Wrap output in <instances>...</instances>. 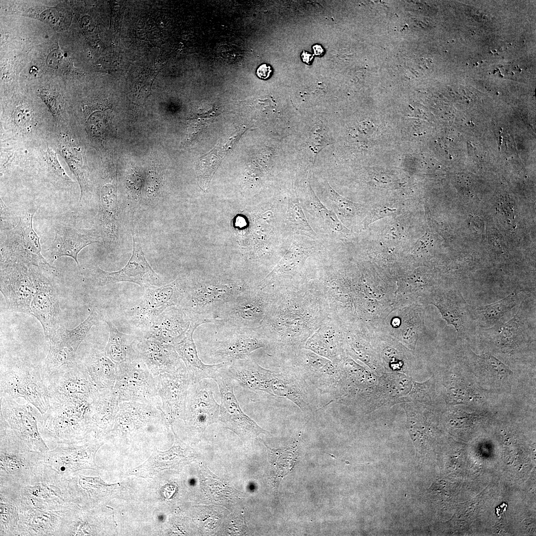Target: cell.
<instances>
[{"label":"cell","mask_w":536,"mask_h":536,"mask_svg":"<svg viewBox=\"0 0 536 536\" xmlns=\"http://www.w3.org/2000/svg\"><path fill=\"white\" fill-rule=\"evenodd\" d=\"M0 396L24 398L42 414L49 406L48 389L40 367L28 363L16 364L1 371Z\"/></svg>","instance_id":"cell-9"},{"label":"cell","mask_w":536,"mask_h":536,"mask_svg":"<svg viewBox=\"0 0 536 536\" xmlns=\"http://www.w3.org/2000/svg\"><path fill=\"white\" fill-rule=\"evenodd\" d=\"M37 209L32 206L14 227L5 230L6 238L0 244V262H21L57 273V269L42 255L40 237L33 228V217Z\"/></svg>","instance_id":"cell-8"},{"label":"cell","mask_w":536,"mask_h":536,"mask_svg":"<svg viewBox=\"0 0 536 536\" xmlns=\"http://www.w3.org/2000/svg\"><path fill=\"white\" fill-rule=\"evenodd\" d=\"M0 500L14 504L18 511L29 508L67 511L76 506L69 493L66 477L44 463L24 482L0 486Z\"/></svg>","instance_id":"cell-3"},{"label":"cell","mask_w":536,"mask_h":536,"mask_svg":"<svg viewBox=\"0 0 536 536\" xmlns=\"http://www.w3.org/2000/svg\"><path fill=\"white\" fill-rule=\"evenodd\" d=\"M337 337L331 320L323 322L306 342L303 348L333 362L337 360Z\"/></svg>","instance_id":"cell-40"},{"label":"cell","mask_w":536,"mask_h":536,"mask_svg":"<svg viewBox=\"0 0 536 536\" xmlns=\"http://www.w3.org/2000/svg\"><path fill=\"white\" fill-rule=\"evenodd\" d=\"M203 324L199 321H193L185 336L173 345L184 363L192 383H197L206 378L214 379L218 372L228 363L223 362L208 365L204 364L199 357L193 339V334L197 328Z\"/></svg>","instance_id":"cell-32"},{"label":"cell","mask_w":536,"mask_h":536,"mask_svg":"<svg viewBox=\"0 0 536 536\" xmlns=\"http://www.w3.org/2000/svg\"><path fill=\"white\" fill-rule=\"evenodd\" d=\"M50 398L94 394L99 390L82 362L63 366L45 382Z\"/></svg>","instance_id":"cell-24"},{"label":"cell","mask_w":536,"mask_h":536,"mask_svg":"<svg viewBox=\"0 0 536 536\" xmlns=\"http://www.w3.org/2000/svg\"><path fill=\"white\" fill-rule=\"evenodd\" d=\"M226 370L235 385L246 390L286 398L305 412L318 408L308 383L294 368L267 369L249 355L230 361Z\"/></svg>","instance_id":"cell-2"},{"label":"cell","mask_w":536,"mask_h":536,"mask_svg":"<svg viewBox=\"0 0 536 536\" xmlns=\"http://www.w3.org/2000/svg\"><path fill=\"white\" fill-rule=\"evenodd\" d=\"M309 194L314 203L315 208L318 213L332 229L338 232L347 233L349 230L347 229L337 218L335 214L332 211L329 210L319 201L317 197L311 189Z\"/></svg>","instance_id":"cell-45"},{"label":"cell","mask_w":536,"mask_h":536,"mask_svg":"<svg viewBox=\"0 0 536 536\" xmlns=\"http://www.w3.org/2000/svg\"><path fill=\"white\" fill-rule=\"evenodd\" d=\"M39 508L18 511V536H59L66 512Z\"/></svg>","instance_id":"cell-33"},{"label":"cell","mask_w":536,"mask_h":536,"mask_svg":"<svg viewBox=\"0 0 536 536\" xmlns=\"http://www.w3.org/2000/svg\"><path fill=\"white\" fill-rule=\"evenodd\" d=\"M82 363L98 390L114 387L117 376V366L104 350L91 348Z\"/></svg>","instance_id":"cell-36"},{"label":"cell","mask_w":536,"mask_h":536,"mask_svg":"<svg viewBox=\"0 0 536 536\" xmlns=\"http://www.w3.org/2000/svg\"><path fill=\"white\" fill-rule=\"evenodd\" d=\"M270 291L249 287L223 305L216 313L215 322L257 329L265 318L270 300Z\"/></svg>","instance_id":"cell-13"},{"label":"cell","mask_w":536,"mask_h":536,"mask_svg":"<svg viewBox=\"0 0 536 536\" xmlns=\"http://www.w3.org/2000/svg\"><path fill=\"white\" fill-rule=\"evenodd\" d=\"M43 97H45V100L49 105V108L54 115L56 117L60 116L61 113V103L58 102L60 99L57 98L58 96L47 93L43 95Z\"/></svg>","instance_id":"cell-51"},{"label":"cell","mask_w":536,"mask_h":536,"mask_svg":"<svg viewBox=\"0 0 536 536\" xmlns=\"http://www.w3.org/2000/svg\"><path fill=\"white\" fill-rule=\"evenodd\" d=\"M96 217L101 240L106 250L113 251L120 237V209L116 187L107 184L101 189Z\"/></svg>","instance_id":"cell-27"},{"label":"cell","mask_w":536,"mask_h":536,"mask_svg":"<svg viewBox=\"0 0 536 536\" xmlns=\"http://www.w3.org/2000/svg\"><path fill=\"white\" fill-rule=\"evenodd\" d=\"M271 71L270 66L264 64L258 68L257 75L260 78L266 79L269 77Z\"/></svg>","instance_id":"cell-54"},{"label":"cell","mask_w":536,"mask_h":536,"mask_svg":"<svg viewBox=\"0 0 536 536\" xmlns=\"http://www.w3.org/2000/svg\"><path fill=\"white\" fill-rule=\"evenodd\" d=\"M313 51L315 55L317 56L322 55L324 51L322 47L319 45H316L313 47Z\"/></svg>","instance_id":"cell-55"},{"label":"cell","mask_w":536,"mask_h":536,"mask_svg":"<svg viewBox=\"0 0 536 536\" xmlns=\"http://www.w3.org/2000/svg\"><path fill=\"white\" fill-rule=\"evenodd\" d=\"M242 134V131L217 144L202 157L197 169L200 187L204 191L207 189L210 181L224 157L230 151Z\"/></svg>","instance_id":"cell-37"},{"label":"cell","mask_w":536,"mask_h":536,"mask_svg":"<svg viewBox=\"0 0 536 536\" xmlns=\"http://www.w3.org/2000/svg\"><path fill=\"white\" fill-rule=\"evenodd\" d=\"M326 188L330 199L334 201L340 212L346 215H350L355 212L358 208V204L339 195L329 184Z\"/></svg>","instance_id":"cell-47"},{"label":"cell","mask_w":536,"mask_h":536,"mask_svg":"<svg viewBox=\"0 0 536 536\" xmlns=\"http://www.w3.org/2000/svg\"><path fill=\"white\" fill-rule=\"evenodd\" d=\"M117 366V376L113 390L119 402H140L160 409L156 378L139 356Z\"/></svg>","instance_id":"cell-10"},{"label":"cell","mask_w":536,"mask_h":536,"mask_svg":"<svg viewBox=\"0 0 536 536\" xmlns=\"http://www.w3.org/2000/svg\"><path fill=\"white\" fill-rule=\"evenodd\" d=\"M11 212L0 198V230H7L14 227L17 224Z\"/></svg>","instance_id":"cell-49"},{"label":"cell","mask_w":536,"mask_h":536,"mask_svg":"<svg viewBox=\"0 0 536 536\" xmlns=\"http://www.w3.org/2000/svg\"><path fill=\"white\" fill-rule=\"evenodd\" d=\"M14 121L19 127L26 128L31 121V114L28 108L24 106L17 107L14 113Z\"/></svg>","instance_id":"cell-50"},{"label":"cell","mask_w":536,"mask_h":536,"mask_svg":"<svg viewBox=\"0 0 536 536\" xmlns=\"http://www.w3.org/2000/svg\"><path fill=\"white\" fill-rule=\"evenodd\" d=\"M0 415L14 435L31 451L45 453L50 449L41 433L43 416L29 402L20 404L16 399L0 396Z\"/></svg>","instance_id":"cell-11"},{"label":"cell","mask_w":536,"mask_h":536,"mask_svg":"<svg viewBox=\"0 0 536 536\" xmlns=\"http://www.w3.org/2000/svg\"><path fill=\"white\" fill-rule=\"evenodd\" d=\"M224 325L226 330L222 338L213 341L209 349L210 355L215 360L229 362L249 356L254 351L268 346L267 340L257 329L230 325Z\"/></svg>","instance_id":"cell-21"},{"label":"cell","mask_w":536,"mask_h":536,"mask_svg":"<svg viewBox=\"0 0 536 536\" xmlns=\"http://www.w3.org/2000/svg\"><path fill=\"white\" fill-rule=\"evenodd\" d=\"M160 410L170 426L178 419H183L187 402L190 379L185 367L155 377Z\"/></svg>","instance_id":"cell-23"},{"label":"cell","mask_w":536,"mask_h":536,"mask_svg":"<svg viewBox=\"0 0 536 536\" xmlns=\"http://www.w3.org/2000/svg\"><path fill=\"white\" fill-rule=\"evenodd\" d=\"M431 302L440 311L448 325L453 326L459 340H467L477 334L479 328L473 307L464 298L460 289L452 288L436 292Z\"/></svg>","instance_id":"cell-22"},{"label":"cell","mask_w":536,"mask_h":536,"mask_svg":"<svg viewBox=\"0 0 536 536\" xmlns=\"http://www.w3.org/2000/svg\"><path fill=\"white\" fill-rule=\"evenodd\" d=\"M98 310L93 308L87 318L75 328L68 330L62 323L49 340L48 354L41 366L43 378L46 380L63 366L75 361L76 351L91 328L99 320Z\"/></svg>","instance_id":"cell-12"},{"label":"cell","mask_w":536,"mask_h":536,"mask_svg":"<svg viewBox=\"0 0 536 536\" xmlns=\"http://www.w3.org/2000/svg\"><path fill=\"white\" fill-rule=\"evenodd\" d=\"M132 229L133 249L132 256L126 266L116 271H107L98 266L87 270V277L97 286L113 284L120 282L135 283L145 288H151L160 283L159 276L147 261L138 235L134 227Z\"/></svg>","instance_id":"cell-15"},{"label":"cell","mask_w":536,"mask_h":536,"mask_svg":"<svg viewBox=\"0 0 536 536\" xmlns=\"http://www.w3.org/2000/svg\"><path fill=\"white\" fill-rule=\"evenodd\" d=\"M432 242L433 240L430 235L426 233L417 241L413 250L417 252L426 251L430 247Z\"/></svg>","instance_id":"cell-53"},{"label":"cell","mask_w":536,"mask_h":536,"mask_svg":"<svg viewBox=\"0 0 536 536\" xmlns=\"http://www.w3.org/2000/svg\"><path fill=\"white\" fill-rule=\"evenodd\" d=\"M514 317L506 323L500 321L493 326L479 329L480 338L501 353L510 356L518 352L535 338V304L531 306L526 300L520 303Z\"/></svg>","instance_id":"cell-6"},{"label":"cell","mask_w":536,"mask_h":536,"mask_svg":"<svg viewBox=\"0 0 536 536\" xmlns=\"http://www.w3.org/2000/svg\"><path fill=\"white\" fill-rule=\"evenodd\" d=\"M66 478L72 500L79 508L102 505L116 497L120 489L119 484H108L99 476H86L76 472Z\"/></svg>","instance_id":"cell-25"},{"label":"cell","mask_w":536,"mask_h":536,"mask_svg":"<svg viewBox=\"0 0 536 536\" xmlns=\"http://www.w3.org/2000/svg\"><path fill=\"white\" fill-rule=\"evenodd\" d=\"M29 268L35 289L30 314L40 322L49 341L62 324L58 291L52 278L57 274L34 265Z\"/></svg>","instance_id":"cell-14"},{"label":"cell","mask_w":536,"mask_h":536,"mask_svg":"<svg viewBox=\"0 0 536 536\" xmlns=\"http://www.w3.org/2000/svg\"><path fill=\"white\" fill-rule=\"evenodd\" d=\"M312 292L282 289L270 291L268 307L258 329L274 353L282 355L300 350L326 320L321 299Z\"/></svg>","instance_id":"cell-1"},{"label":"cell","mask_w":536,"mask_h":536,"mask_svg":"<svg viewBox=\"0 0 536 536\" xmlns=\"http://www.w3.org/2000/svg\"><path fill=\"white\" fill-rule=\"evenodd\" d=\"M308 256L306 251L293 243L286 254L273 270L260 282L258 287L262 289L272 288L282 277L293 272L302 265Z\"/></svg>","instance_id":"cell-41"},{"label":"cell","mask_w":536,"mask_h":536,"mask_svg":"<svg viewBox=\"0 0 536 536\" xmlns=\"http://www.w3.org/2000/svg\"><path fill=\"white\" fill-rule=\"evenodd\" d=\"M286 213L289 220L298 229L312 234H315L305 216L297 198H289Z\"/></svg>","instance_id":"cell-46"},{"label":"cell","mask_w":536,"mask_h":536,"mask_svg":"<svg viewBox=\"0 0 536 536\" xmlns=\"http://www.w3.org/2000/svg\"><path fill=\"white\" fill-rule=\"evenodd\" d=\"M107 324L109 334L104 351L106 355L117 365L131 361L138 357L134 344L138 336L119 332L109 321Z\"/></svg>","instance_id":"cell-39"},{"label":"cell","mask_w":536,"mask_h":536,"mask_svg":"<svg viewBox=\"0 0 536 536\" xmlns=\"http://www.w3.org/2000/svg\"><path fill=\"white\" fill-rule=\"evenodd\" d=\"M99 506L79 508L66 511L59 536L97 535L109 526V518Z\"/></svg>","instance_id":"cell-31"},{"label":"cell","mask_w":536,"mask_h":536,"mask_svg":"<svg viewBox=\"0 0 536 536\" xmlns=\"http://www.w3.org/2000/svg\"><path fill=\"white\" fill-rule=\"evenodd\" d=\"M249 287L238 279L185 277L184 293L178 306L192 321L213 323L219 309Z\"/></svg>","instance_id":"cell-5"},{"label":"cell","mask_w":536,"mask_h":536,"mask_svg":"<svg viewBox=\"0 0 536 536\" xmlns=\"http://www.w3.org/2000/svg\"><path fill=\"white\" fill-rule=\"evenodd\" d=\"M301 56L302 57V58L306 57V58L303 59V61L306 62L307 64H309L308 62L311 61V60L313 58V56H311L310 54H308L307 52L305 53V52H303V54L301 55Z\"/></svg>","instance_id":"cell-56"},{"label":"cell","mask_w":536,"mask_h":536,"mask_svg":"<svg viewBox=\"0 0 536 536\" xmlns=\"http://www.w3.org/2000/svg\"><path fill=\"white\" fill-rule=\"evenodd\" d=\"M228 364L218 372L214 379L218 386L221 398L219 421L243 441L257 438L261 433H269L241 409L234 393L235 384L226 369Z\"/></svg>","instance_id":"cell-16"},{"label":"cell","mask_w":536,"mask_h":536,"mask_svg":"<svg viewBox=\"0 0 536 536\" xmlns=\"http://www.w3.org/2000/svg\"><path fill=\"white\" fill-rule=\"evenodd\" d=\"M119 404L113 388L99 390L90 417L94 438L105 441L108 437L114 427Z\"/></svg>","instance_id":"cell-35"},{"label":"cell","mask_w":536,"mask_h":536,"mask_svg":"<svg viewBox=\"0 0 536 536\" xmlns=\"http://www.w3.org/2000/svg\"><path fill=\"white\" fill-rule=\"evenodd\" d=\"M43 453L31 451L0 418V486L21 483L43 463Z\"/></svg>","instance_id":"cell-7"},{"label":"cell","mask_w":536,"mask_h":536,"mask_svg":"<svg viewBox=\"0 0 536 536\" xmlns=\"http://www.w3.org/2000/svg\"><path fill=\"white\" fill-rule=\"evenodd\" d=\"M463 357L475 370L494 378L502 379L512 375L513 372L502 361L489 352L481 355L473 352L470 348H464Z\"/></svg>","instance_id":"cell-42"},{"label":"cell","mask_w":536,"mask_h":536,"mask_svg":"<svg viewBox=\"0 0 536 536\" xmlns=\"http://www.w3.org/2000/svg\"><path fill=\"white\" fill-rule=\"evenodd\" d=\"M99 392L92 395L50 398L40 431L43 438L57 445L83 443L94 438L90 417Z\"/></svg>","instance_id":"cell-4"},{"label":"cell","mask_w":536,"mask_h":536,"mask_svg":"<svg viewBox=\"0 0 536 536\" xmlns=\"http://www.w3.org/2000/svg\"><path fill=\"white\" fill-rule=\"evenodd\" d=\"M134 349L155 378L184 366L173 345L152 338L137 337Z\"/></svg>","instance_id":"cell-29"},{"label":"cell","mask_w":536,"mask_h":536,"mask_svg":"<svg viewBox=\"0 0 536 536\" xmlns=\"http://www.w3.org/2000/svg\"><path fill=\"white\" fill-rule=\"evenodd\" d=\"M468 390L466 385L461 380L456 379L450 388L451 397L454 398L453 399L455 402H458L467 401L469 395Z\"/></svg>","instance_id":"cell-48"},{"label":"cell","mask_w":536,"mask_h":536,"mask_svg":"<svg viewBox=\"0 0 536 536\" xmlns=\"http://www.w3.org/2000/svg\"><path fill=\"white\" fill-rule=\"evenodd\" d=\"M395 210L396 209L387 207H382L379 210H375L366 218L364 222V225L368 226L371 223L379 218L388 216L391 213H393Z\"/></svg>","instance_id":"cell-52"},{"label":"cell","mask_w":536,"mask_h":536,"mask_svg":"<svg viewBox=\"0 0 536 536\" xmlns=\"http://www.w3.org/2000/svg\"><path fill=\"white\" fill-rule=\"evenodd\" d=\"M18 510L14 504L0 500V536H18Z\"/></svg>","instance_id":"cell-43"},{"label":"cell","mask_w":536,"mask_h":536,"mask_svg":"<svg viewBox=\"0 0 536 536\" xmlns=\"http://www.w3.org/2000/svg\"><path fill=\"white\" fill-rule=\"evenodd\" d=\"M175 437L173 446L165 451L154 448L150 457L144 463L129 471V475L138 477L152 478L161 471L176 469L191 462L195 458V451L190 446L181 440L173 430Z\"/></svg>","instance_id":"cell-28"},{"label":"cell","mask_w":536,"mask_h":536,"mask_svg":"<svg viewBox=\"0 0 536 536\" xmlns=\"http://www.w3.org/2000/svg\"><path fill=\"white\" fill-rule=\"evenodd\" d=\"M220 405L215 401L210 383L204 380L190 384L183 420L196 438L201 437L209 425L219 421Z\"/></svg>","instance_id":"cell-18"},{"label":"cell","mask_w":536,"mask_h":536,"mask_svg":"<svg viewBox=\"0 0 536 536\" xmlns=\"http://www.w3.org/2000/svg\"><path fill=\"white\" fill-rule=\"evenodd\" d=\"M294 368L307 383L325 392L334 389L340 375L335 362L304 348L298 351Z\"/></svg>","instance_id":"cell-26"},{"label":"cell","mask_w":536,"mask_h":536,"mask_svg":"<svg viewBox=\"0 0 536 536\" xmlns=\"http://www.w3.org/2000/svg\"><path fill=\"white\" fill-rule=\"evenodd\" d=\"M520 293L517 290L493 303L473 307L479 329L491 327L499 322L503 316L521 303Z\"/></svg>","instance_id":"cell-38"},{"label":"cell","mask_w":536,"mask_h":536,"mask_svg":"<svg viewBox=\"0 0 536 536\" xmlns=\"http://www.w3.org/2000/svg\"><path fill=\"white\" fill-rule=\"evenodd\" d=\"M104 442L92 438L78 444L57 445L43 453V463L66 477L82 470H97L95 457Z\"/></svg>","instance_id":"cell-19"},{"label":"cell","mask_w":536,"mask_h":536,"mask_svg":"<svg viewBox=\"0 0 536 536\" xmlns=\"http://www.w3.org/2000/svg\"><path fill=\"white\" fill-rule=\"evenodd\" d=\"M192 321L183 309L171 306L155 318L141 337L174 345L185 336Z\"/></svg>","instance_id":"cell-30"},{"label":"cell","mask_w":536,"mask_h":536,"mask_svg":"<svg viewBox=\"0 0 536 536\" xmlns=\"http://www.w3.org/2000/svg\"><path fill=\"white\" fill-rule=\"evenodd\" d=\"M29 265L5 261L0 262V290L8 308L29 314L35 291Z\"/></svg>","instance_id":"cell-20"},{"label":"cell","mask_w":536,"mask_h":536,"mask_svg":"<svg viewBox=\"0 0 536 536\" xmlns=\"http://www.w3.org/2000/svg\"><path fill=\"white\" fill-rule=\"evenodd\" d=\"M55 238L51 251L53 259L67 256L79 264L77 256L85 247L101 241V236L89 233H82L75 227L65 224L54 227Z\"/></svg>","instance_id":"cell-34"},{"label":"cell","mask_w":536,"mask_h":536,"mask_svg":"<svg viewBox=\"0 0 536 536\" xmlns=\"http://www.w3.org/2000/svg\"><path fill=\"white\" fill-rule=\"evenodd\" d=\"M46 158L49 166L50 173L53 176L54 183L60 186L70 187L73 181L67 175L64 169L60 164L56 152L47 146Z\"/></svg>","instance_id":"cell-44"},{"label":"cell","mask_w":536,"mask_h":536,"mask_svg":"<svg viewBox=\"0 0 536 536\" xmlns=\"http://www.w3.org/2000/svg\"><path fill=\"white\" fill-rule=\"evenodd\" d=\"M185 277L156 288H146L140 302L129 310L130 322L142 333L155 318L171 306H179L182 299Z\"/></svg>","instance_id":"cell-17"}]
</instances>
